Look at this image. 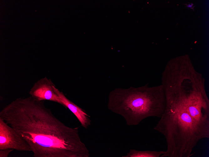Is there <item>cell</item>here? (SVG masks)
<instances>
[{
	"mask_svg": "<svg viewBox=\"0 0 209 157\" xmlns=\"http://www.w3.org/2000/svg\"><path fill=\"white\" fill-rule=\"evenodd\" d=\"M165 93V111L154 129L164 135L167 149L161 157H189L200 140L208 139L188 113L180 92L169 79L161 77Z\"/></svg>",
	"mask_w": 209,
	"mask_h": 157,
	"instance_id": "cell-2",
	"label": "cell"
},
{
	"mask_svg": "<svg viewBox=\"0 0 209 157\" xmlns=\"http://www.w3.org/2000/svg\"><path fill=\"white\" fill-rule=\"evenodd\" d=\"M13 150L11 149L0 150V157H8L9 154Z\"/></svg>",
	"mask_w": 209,
	"mask_h": 157,
	"instance_id": "cell-9",
	"label": "cell"
},
{
	"mask_svg": "<svg viewBox=\"0 0 209 157\" xmlns=\"http://www.w3.org/2000/svg\"><path fill=\"white\" fill-rule=\"evenodd\" d=\"M168 66L163 74L179 90L187 110L193 119L209 133V100L205 79L192 68Z\"/></svg>",
	"mask_w": 209,
	"mask_h": 157,
	"instance_id": "cell-4",
	"label": "cell"
},
{
	"mask_svg": "<svg viewBox=\"0 0 209 157\" xmlns=\"http://www.w3.org/2000/svg\"><path fill=\"white\" fill-rule=\"evenodd\" d=\"M166 99L163 85L115 89L109 94L108 109L122 116L128 126L138 125L149 117L161 118Z\"/></svg>",
	"mask_w": 209,
	"mask_h": 157,
	"instance_id": "cell-3",
	"label": "cell"
},
{
	"mask_svg": "<svg viewBox=\"0 0 209 157\" xmlns=\"http://www.w3.org/2000/svg\"><path fill=\"white\" fill-rule=\"evenodd\" d=\"M165 151L155 150H138L130 149L125 155L122 157H161Z\"/></svg>",
	"mask_w": 209,
	"mask_h": 157,
	"instance_id": "cell-8",
	"label": "cell"
},
{
	"mask_svg": "<svg viewBox=\"0 0 209 157\" xmlns=\"http://www.w3.org/2000/svg\"><path fill=\"white\" fill-rule=\"evenodd\" d=\"M44 101L18 98L3 108L0 118L27 142L34 157H89L79 128L61 122Z\"/></svg>",
	"mask_w": 209,
	"mask_h": 157,
	"instance_id": "cell-1",
	"label": "cell"
},
{
	"mask_svg": "<svg viewBox=\"0 0 209 157\" xmlns=\"http://www.w3.org/2000/svg\"><path fill=\"white\" fill-rule=\"evenodd\" d=\"M193 5V4L191 3V4H190L188 5H187V7H192Z\"/></svg>",
	"mask_w": 209,
	"mask_h": 157,
	"instance_id": "cell-10",
	"label": "cell"
},
{
	"mask_svg": "<svg viewBox=\"0 0 209 157\" xmlns=\"http://www.w3.org/2000/svg\"><path fill=\"white\" fill-rule=\"evenodd\" d=\"M6 149L32 151L29 145L21 135L0 118V150Z\"/></svg>",
	"mask_w": 209,
	"mask_h": 157,
	"instance_id": "cell-5",
	"label": "cell"
},
{
	"mask_svg": "<svg viewBox=\"0 0 209 157\" xmlns=\"http://www.w3.org/2000/svg\"><path fill=\"white\" fill-rule=\"evenodd\" d=\"M53 88L55 93L61 99L64 106L68 108L73 113L83 128L87 129L91 124V120L89 116L82 109L67 98L63 92L56 88L55 85L53 86Z\"/></svg>",
	"mask_w": 209,
	"mask_h": 157,
	"instance_id": "cell-7",
	"label": "cell"
},
{
	"mask_svg": "<svg viewBox=\"0 0 209 157\" xmlns=\"http://www.w3.org/2000/svg\"><path fill=\"white\" fill-rule=\"evenodd\" d=\"M54 85L50 79L46 77L42 78L35 82L30 89L29 92L30 96L38 101L47 100L64 106L61 99L54 90Z\"/></svg>",
	"mask_w": 209,
	"mask_h": 157,
	"instance_id": "cell-6",
	"label": "cell"
}]
</instances>
